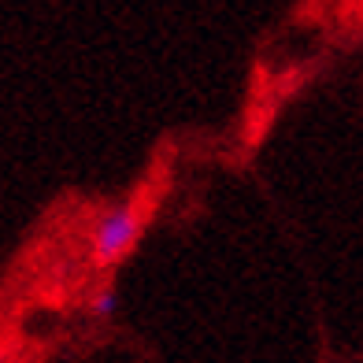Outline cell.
<instances>
[{"instance_id": "1", "label": "cell", "mask_w": 363, "mask_h": 363, "mask_svg": "<svg viewBox=\"0 0 363 363\" xmlns=\"http://www.w3.org/2000/svg\"><path fill=\"white\" fill-rule=\"evenodd\" d=\"M141 226H145V216L134 204H115L101 211L89 226V256L96 267H115L119 259L134 252Z\"/></svg>"}, {"instance_id": "2", "label": "cell", "mask_w": 363, "mask_h": 363, "mask_svg": "<svg viewBox=\"0 0 363 363\" xmlns=\"http://www.w3.org/2000/svg\"><path fill=\"white\" fill-rule=\"evenodd\" d=\"M115 311H119V289H115V286H101V289L89 296V315L93 319H104L108 323Z\"/></svg>"}]
</instances>
